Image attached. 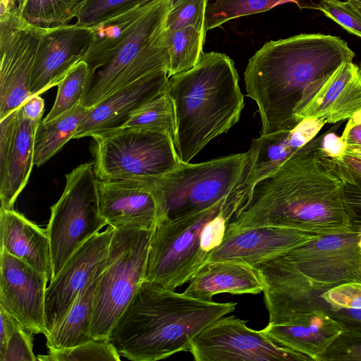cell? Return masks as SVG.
<instances>
[{
    "label": "cell",
    "instance_id": "cell-1",
    "mask_svg": "<svg viewBox=\"0 0 361 361\" xmlns=\"http://www.w3.org/2000/svg\"><path fill=\"white\" fill-rule=\"evenodd\" d=\"M320 138L255 181L227 231L272 226L327 235L352 230L344 180L320 150Z\"/></svg>",
    "mask_w": 361,
    "mask_h": 361
},
{
    "label": "cell",
    "instance_id": "cell-2",
    "mask_svg": "<svg viewBox=\"0 0 361 361\" xmlns=\"http://www.w3.org/2000/svg\"><path fill=\"white\" fill-rule=\"evenodd\" d=\"M355 55L341 37L321 33L265 43L244 73L247 95L258 107L261 135L295 128V112L307 89Z\"/></svg>",
    "mask_w": 361,
    "mask_h": 361
},
{
    "label": "cell",
    "instance_id": "cell-3",
    "mask_svg": "<svg viewBox=\"0 0 361 361\" xmlns=\"http://www.w3.org/2000/svg\"><path fill=\"white\" fill-rule=\"evenodd\" d=\"M236 305L197 299L144 280L107 339L130 360L166 359L189 351L196 335Z\"/></svg>",
    "mask_w": 361,
    "mask_h": 361
},
{
    "label": "cell",
    "instance_id": "cell-4",
    "mask_svg": "<svg viewBox=\"0 0 361 361\" xmlns=\"http://www.w3.org/2000/svg\"><path fill=\"white\" fill-rule=\"evenodd\" d=\"M233 61L219 52L204 53L192 69L169 78L166 93L175 110L174 147L189 163L212 140L240 117L244 96Z\"/></svg>",
    "mask_w": 361,
    "mask_h": 361
},
{
    "label": "cell",
    "instance_id": "cell-5",
    "mask_svg": "<svg viewBox=\"0 0 361 361\" xmlns=\"http://www.w3.org/2000/svg\"><path fill=\"white\" fill-rule=\"evenodd\" d=\"M248 190L246 183L208 209L157 220L151 235L144 280L171 290L189 282L221 243Z\"/></svg>",
    "mask_w": 361,
    "mask_h": 361
},
{
    "label": "cell",
    "instance_id": "cell-6",
    "mask_svg": "<svg viewBox=\"0 0 361 361\" xmlns=\"http://www.w3.org/2000/svg\"><path fill=\"white\" fill-rule=\"evenodd\" d=\"M250 171L248 150L198 164L182 162L167 174L148 180L157 204V220L187 216L216 204L247 183Z\"/></svg>",
    "mask_w": 361,
    "mask_h": 361
},
{
    "label": "cell",
    "instance_id": "cell-7",
    "mask_svg": "<svg viewBox=\"0 0 361 361\" xmlns=\"http://www.w3.org/2000/svg\"><path fill=\"white\" fill-rule=\"evenodd\" d=\"M171 0H158L135 23L104 65L89 78L80 102L91 109L145 75L169 70V56L164 32Z\"/></svg>",
    "mask_w": 361,
    "mask_h": 361
},
{
    "label": "cell",
    "instance_id": "cell-8",
    "mask_svg": "<svg viewBox=\"0 0 361 361\" xmlns=\"http://www.w3.org/2000/svg\"><path fill=\"white\" fill-rule=\"evenodd\" d=\"M152 230L114 228L106 265L94 290L91 323L94 339H107L144 281Z\"/></svg>",
    "mask_w": 361,
    "mask_h": 361
},
{
    "label": "cell",
    "instance_id": "cell-9",
    "mask_svg": "<svg viewBox=\"0 0 361 361\" xmlns=\"http://www.w3.org/2000/svg\"><path fill=\"white\" fill-rule=\"evenodd\" d=\"M94 171L104 180H148L173 171L183 162L173 139L140 128H123L92 137Z\"/></svg>",
    "mask_w": 361,
    "mask_h": 361
},
{
    "label": "cell",
    "instance_id": "cell-10",
    "mask_svg": "<svg viewBox=\"0 0 361 361\" xmlns=\"http://www.w3.org/2000/svg\"><path fill=\"white\" fill-rule=\"evenodd\" d=\"M97 180L93 162L82 164L66 174L64 190L51 207L46 228L51 280L80 246L108 225L99 211Z\"/></svg>",
    "mask_w": 361,
    "mask_h": 361
},
{
    "label": "cell",
    "instance_id": "cell-11",
    "mask_svg": "<svg viewBox=\"0 0 361 361\" xmlns=\"http://www.w3.org/2000/svg\"><path fill=\"white\" fill-rule=\"evenodd\" d=\"M361 224L319 236L276 257L316 290L361 283Z\"/></svg>",
    "mask_w": 361,
    "mask_h": 361
},
{
    "label": "cell",
    "instance_id": "cell-12",
    "mask_svg": "<svg viewBox=\"0 0 361 361\" xmlns=\"http://www.w3.org/2000/svg\"><path fill=\"white\" fill-rule=\"evenodd\" d=\"M189 352L195 361L311 360L233 315L223 316L203 329L192 338Z\"/></svg>",
    "mask_w": 361,
    "mask_h": 361
},
{
    "label": "cell",
    "instance_id": "cell-13",
    "mask_svg": "<svg viewBox=\"0 0 361 361\" xmlns=\"http://www.w3.org/2000/svg\"><path fill=\"white\" fill-rule=\"evenodd\" d=\"M45 30L19 14L0 21V120L31 97L32 68Z\"/></svg>",
    "mask_w": 361,
    "mask_h": 361
},
{
    "label": "cell",
    "instance_id": "cell-14",
    "mask_svg": "<svg viewBox=\"0 0 361 361\" xmlns=\"http://www.w3.org/2000/svg\"><path fill=\"white\" fill-rule=\"evenodd\" d=\"M113 232L108 226L86 241L50 281L45 295V336L61 322L81 290L104 270Z\"/></svg>",
    "mask_w": 361,
    "mask_h": 361
},
{
    "label": "cell",
    "instance_id": "cell-15",
    "mask_svg": "<svg viewBox=\"0 0 361 361\" xmlns=\"http://www.w3.org/2000/svg\"><path fill=\"white\" fill-rule=\"evenodd\" d=\"M47 276L0 250V306L34 334H47L45 295Z\"/></svg>",
    "mask_w": 361,
    "mask_h": 361
},
{
    "label": "cell",
    "instance_id": "cell-16",
    "mask_svg": "<svg viewBox=\"0 0 361 361\" xmlns=\"http://www.w3.org/2000/svg\"><path fill=\"white\" fill-rule=\"evenodd\" d=\"M40 121L25 117L21 106L0 120V209H13L28 182Z\"/></svg>",
    "mask_w": 361,
    "mask_h": 361
},
{
    "label": "cell",
    "instance_id": "cell-17",
    "mask_svg": "<svg viewBox=\"0 0 361 361\" xmlns=\"http://www.w3.org/2000/svg\"><path fill=\"white\" fill-rule=\"evenodd\" d=\"M322 235H324L272 226L227 231L207 264L237 261L255 268Z\"/></svg>",
    "mask_w": 361,
    "mask_h": 361
},
{
    "label": "cell",
    "instance_id": "cell-18",
    "mask_svg": "<svg viewBox=\"0 0 361 361\" xmlns=\"http://www.w3.org/2000/svg\"><path fill=\"white\" fill-rule=\"evenodd\" d=\"M90 27L66 24L46 29L38 46L32 68L31 97L58 85L86 54L92 40Z\"/></svg>",
    "mask_w": 361,
    "mask_h": 361
},
{
    "label": "cell",
    "instance_id": "cell-19",
    "mask_svg": "<svg viewBox=\"0 0 361 361\" xmlns=\"http://www.w3.org/2000/svg\"><path fill=\"white\" fill-rule=\"evenodd\" d=\"M361 110V75L352 61L343 63L330 75L307 89L295 112L298 123L307 118L335 123Z\"/></svg>",
    "mask_w": 361,
    "mask_h": 361
},
{
    "label": "cell",
    "instance_id": "cell-20",
    "mask_svg": "<svg viewBox=\"0 0 361 361\" xmlns=\"http://www.w3.org/2000/svg\"><path fill=\"white\" fill-rule=\"evenodd\" d=\"M169 78L168 70L155 71L115 92L90 109L73 139L121 128L133 111L166 92Z\"/></svg>",
    "mask_w": 361,
    "mask_h": 361
},
{
    "label": "cell",
    "instance_id": "cell-21",
    "mask_svg": "<svg viewBox=\"0 0 361 361\" xmlns=\"http://www.w3.org/2000/svg\"><path fill=\"white\" fill-rule=\"evenodd\" d=\"M100 214L115 229L152 230L158 209L147 180H97Z\"/></svg>",
    "mask_w": 361,
    "mask_h": 361
},
{
    "label": "cell",
    "instance_id": "cell-22",
    "mask_svg": "<svg viewBox=\"0 0 361 361\" xmlns=\"http://www.w3.org/2000/svg\"><path fill=\"white\" fill-rule=\"evenodd\" d=\"M262 330L279 345L300 353L311 361H319L342 331L338 323L320 310L289 316Z\"/></svg>",
    "mask_w": 361,
    "mask_h": 361
},
{
    "label": "cell",
    "instance_id": "cell-23",
    "mask_svg": "<svg viewBox=\"0 0 361 361\" xmlns=\"http://www.w3.org/2000/svg\"><path fill=\"white\" fill-rule=\"evenodd\" d=\"M326 123L322 118H307L292 129L261 135L252 139L249 149V187L313 140Z\"/></svg>",
    "mask_w": 361,
    "mask_h": 361
},
{
    "label": "cell",
    "instance_id": "cell-24",
    "mask_svg": "<svg viewBox=\"0 0 361 361\" xmlns=\"http://www.w3.org/2000/svg\"><path fill=\"white\" fill-rule=\"evenodd\" d=\"M0 250L52 279L50 243L46 230L14 209H0Z\"/></svg>",
    "mask_w": 361,
    "mask_h": 361
},
{
    "label": "cell",
    "instance_id": "cell-25",
    "mask_svg": "<svg viewBox=\"0 0 361 361\" xmlns=\"http://www.w3.org/2000/svg\"><path fill=\"white\" fill-rule=\"evenodd\" d=\"M263 286L256 268L237 261L206 264L189 281L184 294L204 300H212L219 293L259 294Z\"/></svg>",
    "mask_w": 361,
    "mask_h": 361
},
{
    "label": "cell",
    "instance_id": "cell-26",
    "mask_svg": "<svg viewBox=\"0 0 361 361\" xmlns=\"http://www.w3.org/2000/svg\"><path fill=\"white\" fill-rule=\"evenodd\" d=\"M99 277L81 290L61 322L45 336L48 349L63 350L94 339L91 323Z\"/></svg>",
    "mask_w": 361,
    "mask_h": 361
},
{
    "label": "cell",
    "instance_id": "cell-27",
    "mask_svg": "<svg viewBox=\"0 0 361 361\" xmlns=\"http://www.w3.org/2000/svg\"><path fill=\"white\" fill-rule=\"evenodd\" d=\"M154 3L133 8L90 27L92 30L91 43L82 59L87 64L90 75L104 64L113 51Z\"/></svg>",
    "mask_w": 361,
    "mask_h": 361
},
{
    "label": "cell",
    "instance_id": "cell-28",
    "mask_svg": "<svg viewBox=\"0 0 361 361\" xmlns=\"http://www.w3.org/2000/svg\"><path fill=\"white\" fill-rule=\"evenodd\" d=\"M90 110L79 104L51 121H40L35 137L34 165H43L73 139Z\"/></svg>",
    "mask_w": 361,
    "mask_h": 361
},
{
    "label": "cell",
    "instance_id": "cell-29",
    "mask_svg": "<svg viewBox=\"0 0 361 361\" xmlns=\"http://www.w3.org/2000/svg\"><path fill=\"white\" fill-rule=\"evenodd\" d=\"M206 35L204 25L164 29V42L169 56V77L188 71L199 62Z\"/></svg>",
    "mask_w": 361,
    "mask_h": 361
},
{
    "label": "cell",
    "instance_id": "cell-30",
    "mask_svg": "<svg viewBox=\"0 0 361 361\" xmlns=\"http://www.w3.org/2000/svg\"><path fill=\"white\" fill-rule=\"evenodd\" d=\"M86 0H18L20 18L27 24L50 29L67 24Z\"/></svg>",
    "mask_w": 361,
    "mask_h": 361
},
{
    "label": "cell",
    "instance_id": "cell-31",
    "mask_svg": "<svg viewBox=\"0 0 361 361\" xmlns=\"http://www.w3.org/2000/svg\"><path fill=\"white\" fill-rule=\"evenodd\" d=\"M123 128L159 132L174 140L176 116L173 101L166 92L133 111Z\"/></svg>",
    "mask_w": 361,
    "mask_h": 361
},
{
    "label": "cell",
    "instance_id": "cell-32",
    "mask_svg": "<svg viewBox=\"0 0 361 361\" xmlns=\"http://www.w3.org/2000/svg\"><path fill=\"white\" fill-rule=\"evenodd\" d=\"M303 0H207L204 16L205 32L239 17L267 11L292 2L301 9ZM311 1L312 0H310Z\"/></svg>",
    "mask_w": 361,
    "mask_h": 361
},
{
    "label": "cell",
    "instance_id": "cell-33",
    "mask_svg": "<svg viewBox=\"0 0 361 361\" xmlns=\"http://www.w3.org/2000/svg\"><path fill=\"white\" fill-rule=\"evenodd\" d=\"M90 76L87 64L82 61L77 63L58 84L53 107L43 121H51L79 104Z\"/></svg>",
    "mask_w": 361,
    "mask_h": 361
},
{
    "label": "cell",
    "instance_id": "cell-34",
    "mask_svg": "<svg viewBox=\"0 0 361 361\" xmlns=\"http://www.w3.org/2000/svg\"><path fill=\"white\" fill-rule=\"evenodd\" d=\"M120 354L108 339H92L84 343L63 350L49 349L42 361H119Z\"/></svg>",
    "mask_w": 361,
    "mask_h": 361
},
{
    "label": "cell",
    "instance_id": "cell-35",
    "mask_svg": "<svg viewBox=\"0 0 361 361\" xmlns=\"http://www.w3.org/2000/svg\"><path fill=\"white\" fill-rule=\"evenodd\" d=\"M157 0H86L78 12L76 24L92 27L107 19L149 5Z\"/></svg>",
    "mask_w": 361,
    "mask_h": 361
},
{
    "label": "cell",
    "instance_id": "cell-36",
    "mask_svg": "<svg viewBox=\"0 0 361 361\" xmlns=\"http://www.w3.org/2000/svg\"><path fill=\"white\" fill-rule=\"evenodd\" d=\"M313 303L324 312L340 308H361V283H342L314 293Z\"/></svg>",
    "mask_w": 361,
    "mask_h": 361
},
{
    "label": "cell",
    "instance_id": "cell-37",
    "mask_svg": "<svg viewBox=\"0 0 361 361\" xmlns=\"http://www.w3.org/2000/svg\"><path fill=\"white\" fill-rule=\"evenodd\" d=\"M309 8L321 11L348 32L361 37V16L347 1L320 0Z\"/></svg>",
    "mask_w": 361,
    "mask_h": 361
},
{
    "label": "cell",
    "instance_id": "cell-38",
    "mask_svg": "<svg viewBox=\"0 0 361 361\" xmlns=\"http://www.w3.org/2000/svg\"><path fill=\"white\" fill-rule=\"evenodd\" d=\"M207 0H180L167 16L166 30H176L188 25H204Z\"/></svg>",
    "mask_w": 361,
    "mask_h": 361
},
{
    "label": "cell",
    "instance_id": "cell-39",
    "mask_svg": "<svg viewBox=\"0 0 361 361\" xmlns=\"http://www.w3.org/2000/svg\"><path fill=\"white\" fill-rule=\"evenodd\" d=\"M361 360V333L341 331L319 361Z\"/></svg>",
    "mask_w": 361,
    "mask_h": 361
},
{
    "label": "cell",
    "instance_id": "cell-40",
    "mask_svg": "<svg viewBox=\"0 0 361 361\" xmlns=\"http://www.w3.org/2000/svg\"><path fill=\"white\" fill-rule=\"evenodd\" d=\"M33 333L18 325L11 336L0 361L38 360L33 352Z\"/></svg>",
    "mask_w": 361,
    "mask_h": 361
},
{
    "label": "cell",
    "instance_id": "cell-41",
    "mask_svg": "<svg viewBox=\"0 0 361 361\" xmlns=\"http://www.w3.org/2000/svg\"><path fill=\"white\" fill-rule=\"evenodd\" d=\"M331 159L338 167L344 180L361 187V150L345 147L340 156Z\"/></svg>",
    "mask_w": 361,
    "mask_h": 361
},
{
    "label": "cell",
    "instance_id": "cell-42",
    "mask_svg": "<svg viewBox=\"0 0 361 361\" xmlns=\"http://www.w3.org/2000/svg\"><path fill=\"white\" fill-rule=\"evenodd\" d=\"M325 313L338 323L342 331L361 333V308H340Z\"/></svg>",
    "mask_w": 361,
    "mask_h": 361
},
{
    "label": "cell",
    "instance_id": "cell-43",
    "mask_svg": "<svg viewBox=\"0 0 361 361\" xmlns=\"http://www.w3.org/2000/svg\"><path fill=\"white\" fill-rule=\"evenodd\" d=\"M341 137L346 148L361 150V110L348 118Z\"/></svg>",
    "mask_w": 361,
    "mask_h": 361
},
{
    "label": "cell",
    "instance_id": "cell-44",
    "mask_svg": "<svg viewBox=\"0 0 361 361\" xmlns=\"http://www.w3.org/2000/svg\"><path fill=\"white\" fill-rule=\"evenodd\" d=\"M344 197L353 224H361V187L344 180Z\"/></svg>",
    "mask_w": 361,
    "mask_h": 361
},
{
    "label": "cell",
    "instance_id": "cell-45",
    "mask_svg": "<svg viewBox=\"0 0 361 361\" xmlns=\"http://www.w3.org/2000/svg\"><path fill=\"white\" fill-rule=\"evenodd\" d=\"M320 137L319 148L325 156L333 159L343 152L345 145L341 137L334 133H326Z\"/></svg>",
    "mask_w": 361,
    "mask_h": 361
},
{
    "label": "cell",
    "instance_id": "cell-46",
    "mask_svg": "<svg viewBox=\"0 0 361 361\" xmlns=\"http://www.w3.org/2000/svg\"><path fill=\"white\" fill-rule=\"evenodd\" d=\"M0 356L6 348L8 341L19 323L0 306Z\"/></svg>",
    "mask_w": 361,
    "mask_h": 361
},
{
    "label": "cell",
    "instance_id": "cell-47",
    "mask_svg": "<svg viewBox=\"0 0 361 361\" xmlns=\"http://www.w3.org/2000/svg\"><path fill=\"white\" fill-rule=\"evenodd\" d=\"M21 108L27 118L41 121L44 109V101L39 94H36L27 99L21 105Z\"/></svg>",
    "mask_w": 361,
    "mask_h": 361
},
{
    "label": "cell",
    "instance_id": "cell-48",
    "mask_svg": "<svg viewBox=\"0 0 361 361\" xmlns=\"http://www.w3.org/2000/svg\"><path fill=\"white\" fill-rule=\"evenodd\" d=\"M16 0H0V21L18 15Z\"/></svg>",
    "mask_w": 361,
    "mask_h": 361
},
{
    "label": "cell",
    "instance_id": "cell-49",
    "mask_svg": "<svg viewBox=\"0 0 361 361\" xmlns=\"http://www.w3.org/2000/svg\"><path fill=\"white\" fill-rule=\"evenodd\" d=\"M346 1L361 16V0H347Z\"/></svg>",
    "mask_w": 361,
    "mask_h": 361
},
{
    "label": "cell",
    "instance_id": "cell-50",
    "mask_svg": "<svg viewBox=\"0 0 361 361\" xmlns=\"http://www.w3.org/2000/svg\"><path fill=\"white\" fill-rule=\"evenodd\" d=\"M180 0H171V6H174L176 4H177Z\"/></svg>",
    "mask_w": 361,
    "mask_h": 361
},
{
    "label": "cell",
    "instance_id": "cell-51",
    "mask_svg": "<svg viewBox=\"0 0 361 361\" xmlns=\"http://www.w3.org/2000/svg\"><path fill=\"white\" fill-rule=\"evenodd\" d=\"M358 67H359V73H360V74L361 75V63L360 64V66H358Z\"/></svg>",
    "mask_w": 361,
    "mask_h": 361
},
{
    "label": "cell",
    "instance_id": "cell-52",
    "mask_svg": "<svg viewBox=\"0 0 361 361\" xmlns=\"http://www.w3.org/2000/svg\"><path fill=\"white\" fill-rule=\"evenodd\" d=\"M360 247H361V240H360Z\"/></svg>",
    "mask_w": 361,
    "mask_h": 361
}]
</instances>
